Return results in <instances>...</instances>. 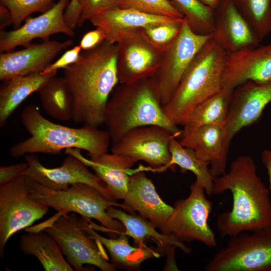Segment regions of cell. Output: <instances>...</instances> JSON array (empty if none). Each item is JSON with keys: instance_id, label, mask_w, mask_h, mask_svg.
I'll list each match as a JSON object with an SVG mask.
<instances>
[{"instance_id": "cell-1", "label": "cell", "mask_w": 271, "mask_h": 271, "mask_svg": "<svg viewBox=\"0 0 271 271\" xmlns=\"http://www.w3.org/2000/svg\"><path fill=\"white\" fill-rule=\"evenodd\" d=\"M229 191L231 210L219 215L216 227L221 238L271 226L269 190L259 176L253 159L240 155L230 164L228 172L214 178L213 194Z\"/></svg>"}, {"instance_id": "cell-2", "label": "cell", "mask_w": 271, "mask_h": 271, "mask_svg": "<svg viewBox=\"0 0 271 271\" xmlns=\"http://www.w3.org/2000/svg\"><path fill=\"white\" fill-rule=\"evenodd\" d=\"M116 44L105 40L81 52L78 60L64 69L73 96V119L77 123L99 127L104 124L106 105L119 83Z\"/></svg>"}, {"instance_id": "cell-3", "label": "cell", "mask_w": 271, "mask_h": 271, "mask_svg": "<svg viewBox=\"0 0 271 271\" xmlns=\"http://www.w3.org/2000/svg\"><path fill=\"white\" fill-rule=\"evenodd\" d=\"M20 117L31 136L10 148L12 157L27 154H59L67 149L84 150L89 156L108 152L111 139L107 130L86 125L74 128L57 124L43 116L39 108L33 104L24 108Z\"/></svg>"}, {"instance_id": "cell-4", "label": "cell", "mask_w": 271, "mask_h": 271, "mask_svg": "<svg viewBox=\"0 0 271 271\" xmlns=\"http://www.w3.org/2000/svg\"><path fill=\"white\" fill-rule=\"evenodd\" d=\"M104 124L112 144L129 131L146 125L164 127L176 138L182 133L167 117L153 77L117 85L107 101Z\"/></svg>"}, {"instance_id": "cell-5", "label": "cell", "mask_w": 271, "mask_h": 271, "mask_svg": "<svg viewBox=\"0 0 271 271\" xmlns=\"http://www.w3.org/2000/svg\"><path fill=\"white\" fill-rule=\"evenodd\" d=\"M226 53L210 39L196 54L173 96L164 106L172 123L181 125L193 108L222 88Z\"/></svg>"}, {"instance_id": "cell-6", "label": "cell", "mask_w": 271, "mask_h": 271, "mask_svg": "<svg viewBox=\"0 0 271 271\" xmlns=\"http://www.w3.org/2000/svg\"><path fill=\"white\" fill-rule=\"evenodd\" d=\"M25 176L30 188V197L57 211L59 216L75 213L82 217L99 221L107 232L119 234L124 231L123 224L119 220L110 217L107 209L113 206L129 211L128 208L123 204L107 199L94 187L77 183L66 189L53 190Z\"/></svg>"}, {"instance_id": "cell-7", "label": "cell", "mask_w": 271, "mask_h": 271, "mask_svg": "<svg viewBox=\"0 0 271 271\" xmlns=\"http://www.w3.org/2000/svg\"><path fill=\"white\" fill-rule=\"evenodd\" d=\"M206 271H271V226L230 237Z\"/></svg>"}, {"instance_id": "cell-8", "label": "cell", "mask_w": 271, "mask_h": 271, "mask_svg": "<svg viewBox=\"0 0 271 271\" xmlns=\"http://www.w3.org/2000/svg\"><path fill=\"white\" fill-rule=\"evenodd\" d=\"M189 195L176 201L173 211L161 230L181 242L198 241L209 247L217 246L208 219L213 203L206 197L204 188L195 180L190 186Z\"/></svg>"}, {"instance_id": "cell-9", "label": "cell", "mask_w": 271, "mask_h": 271, "mask_svg": "<svg viewBox=\"0 0 271 271\" xmlns=\"http://www.w3.org/2000/svg\"><path fill=\"white\" fill-rule=\"evenodd\" d=\"M59 245L66 260L74 270H84L85 264L94 265L102 271H114L102 245L91 238L82 228L75 213L61 215L43 229Z\"/></svg>"}, {"instance_id": "cell-10", "label": "cell", "mask_w": 271, "mask_h": 271, "mask_svg": "<svg viewBox=\"0 0 271 271\" xmlns=\"http://www.w3.org/2000/svg\"><path fill=\"white\" fill-rule=\"evenodd\" d=\"M211 38L194 32L184 18L179 33L163 50L160 66L153 78L164 106L175 94L191 61Z\"/></svg>"}, {"instance_id": "cell-11", "label": "cell", "mask_w": 271, "mask_h": 271, "mask_svg": "<svg viewBox=\"0 0 271 271\" xmlns=\"http://www.w3.org/2000/svg\"><path fill=\"white\" fill-rule=\"evenodd\" d=\"M49 210L47 205L30 197L26 176L21 175L0 185V255L16 232L42 218Z\"/></svg>"}, {"instance_id": "cell-12", "label": "cell", "mask_w": 271, "mask_h": 271, "mask_svg": "<svg viewBox=\"0 0 271 271\" xmlns=\"http://www.w3.org/2000/svg\"><path fill=\"white\" fill-rule=\"evenodd\" d=\"M172 137L175 136L169 130L161 126H141L112 144L111 153L128 157L134 163L144 161L152 170L162 171L170 168V143Z\"/></svg>"}, {"instance_id": "cell-13", "label": "cell", "mask_w": 271, "mask_h": 271, "mask_svg": "<svg viewBox=\"0 0 271 271\" xmlns=\"http://www.w3.org/2000/svg\"><path fill=\"white\" fill-rule=\"evenodd\" d=\"M119 84H131L152 77L158 69L163 50L139 29L123 34L116 43Z\"/></svg>"}, {"instance_id": "cell-14", "label": "cell", "mask_w": 271, "mask_h": 271, "mask_svg": "<svg viewBox=\"0 0 271 271\" xmlns=\"http://www.w3.org/2000/svg\"><path fill=\"white\" fill-rule=\"evenodd\" d=\"M67 155L61 166L53 168L44 166L36 156L25 155L24 157L28 166L22 175L53 190L66 189L77 183L86 184L96 188L107 199L112 200L103 182L89 170L88 166L75 156Z\"/></svg>"}, {"instance_id": "cell-15", "label": "cell", "mask_w": 271, "mask_h": 271, "mask_svg": "<svg viewBox=\"0 0 271 271\" xmlns=\"http://www.w3.org/2000/svg\"><path fill=\"white\" fill-rule=\"evenodd\" d=\"M70 0H60L49 11L40 16L28 17L19 28L10 31L0 30V52L14 50L18 46H29L36 39L43 41L55 34L74 37L75 32L66 23L64 12Z\"/></svg>"}, {"instance_id": "cell-16", "label": "cell", "mask_w": 271, "mask_h": 271, "mask_svg": "<svg viewBox=\"0 0 271 271\" xmlns=\"http://www.w3.org/2000/svg\"><path fill=\"white\" fill-rule=\"evenodd\" d=\"M271 102V80L265 82L247 81L233 92L229 112L224 126L228 142L243 128L253 124Z\"/></svg>"}, {"instance_id": "cell-17", "label": "cell", "mask_w": 271, "mask_h": 271, "mask_svg": "<svg viewBox=\"0 0 271 271\" xmlns=\"http://www.w3.org/2000/svg\"><path fill=\"white\" fill-rule=\"evenodd\" d=\"M71 40L63 42L43 41L32 43L24 49L1 53L0 80L24 76L43 72L63 50L73 45Z\"/></svg>"}, {"instance_id": "cell-18", "label": "cell", "mask_w": 271, "mask_h": 271, "mask_svg": "<svg viewBox=\"0 0 271 271\" xmlns=\"http://www.w3.org/2000/svg\"><path fill=\"white\" fill-rule=\"evenodd\" d=\"M271 80V44L227 52L223 86L235 89L248 81Z\"/></svg>"}, {"instance_id": "cell-19", "label": "cell", "mask_w": 271, "mask_h": 271, "mask_svg": "<svg viewBox=\"0 0 271 271\" xmlns=\"http://www.w3.org/2000/svg\"><path fill=\"white\" fill-rule=\"evenodd\" d=\"M214 11L211 39L226 52L259 45V42L232 0L221 3Z\"/></svg>"}, {"instance_id": "cell-20", "label": "cell", "mask_w": 271, "mask_h": 271, "mask_svg": "<svg viewBox=\"0 0 271 271\" xmlns=\"http://www.w3.org/2000/svg\"><path fill=\"white\" fill-rule=\"evenodd\" d=\"M148 169V168H147ZM139 168L131 175L128 190L123 199L129 212H138L156 227L161 230L173 211V206L160 197L152 181Z\"/></svg>"}, {"instance_id": "cell-21", "label": "cell", "mask_w": 271, "mask_h": 271, "mask_svg": "<svg viewBox=\"0 0 271 271\" xmlns=\"http://www.w3.org/2000/svg\"><path fill=\"white\" fill-rule=\"evenodd\" d=\"M183 147L192 149L200 160L209 163L210 172L215 178L226 172L230 143L224 126L209 124L182 136Z\"/></svg>"}, {"instance_id": "cell-22", "label": "cell", "mask_w": 271, "mask_h": 271, "mask_svg": "<svg viewBox=\"0 0 271 271\" xmlns=\"http://www.w3.org/2000/svg\"><path fill=\"white\" fill-rule=\"evenodd\" d=\"M66 154L73 155L91 168L103 182L112 200L123 199L128 190L131 168L134 162L124 156L111 153L85 158L79 149H67Z\"/></svg>"}, {"instance_id": "cell-23", "label": "cell", "mask_w": 271, "mask_h": 271, "mask_svg": "<svg viewBox=\"0 0 271 271\" xmlns=\"http://www.w3.org/2000/svg\"><path fill=\"white\" fill-rule=\"evenodd\" d=\"M183 19L115 7L101 13L89 21L104 32L106 41L116 44L118 38L125 33L159 24L178 22Z\"/></svg>"}, {"instance_id": "cell-24", "label": "cell", "mask_w": 271, "mask_h": 271, "mask_svg": "<svg viewBox=\"0 0 271 271\" xmlns=\"http://www.w3.org/2000/svg\"><path fill=\"white\" fill-rule=\"evenodd\" d=\"M80 218L83 229L91 238L100 242L106 248L111 263L115 268L139 269L144 261L160 256L159 252L147 246H131L129 243L128 236L123 232L119 233L116 238L104 237L94 230L88 219L81 216Z\"/></svg>"}, {"instance_id": "cell-25", "label": "cell", "mask_w": 271, "mask_h": 271, "mask_svg": "<svg viewBox=\"0 0 271 271\" xmlns=\"http://www.w3.org/2000/svg\"><path fill=\"white\" fill-rule=\"evenodd\" d=\"M108 215L119 220L124 226V233L131 237L137 246H145V241L151 239L158 245L159 249L165 253L174 254V248L179 247L185 253H190L191 248L172 235L160 233L156 227L149 220L142 216L127 213L115 206H110L107 209Z\"/></svg>"}, {"instance_id": "cell-26", "label": "cell", "mask_w": 271, "mask_h": 271, "mask_svg": "<svg viewBox=\"0 0 271 271\" xmlns=\"http://www.w3.org/2000/svg\"><path fill=\"white\" fill-rule=\"evenodd\" d=\"M19 248L23 253L35 256L45 271L74 270L63 256L57 242L44 230H30L23 234Z\"/></svg>"}, {"instance_id": "cell-27", "label": "cell", "mask_w": 271, "mask_h": 271, "mask_svg": "<svg viewBox=\"0 0 271 271\" xmlns=\"http://www.w3.org/2000/svg\"><path fill=\"white\" fill-rule=\"evenodd\" d=\"M234 89L223 86L216 94L196 106L181 124L182 136L205 125L225 126Z\"/></svg>"}, {"instance_id": "cell-28", "label": "cell", "mask_w": 271, "mask_h": 271, "mask_svg": "<svg viewBox=\"0 0 271 271\" xmlns=\"http://www.w3.org/2000/svg\"><path fill=\"white\" fill-rule=\"evenodd\" d=\"M56 74L41 72L3 81L0 87V126L6 124L22 102Z\"/></svg>"}, {"instance_id": "cell-29", "label": "cell", "mask_w": 271, "mask_h": 271, "mask_svg": "<svg viewBox=\"0 0 271 271\" xmlns=\"http://www.w3.org/2000/svg\"><path fill=\"white\" fill-rule=\"evenodd\" d=\"M37 92L41 105L49 115L60 121L73 119V96L64 77H52Z\"/></svg>"}, {"instance_id": "cell-30", "label": "cell", "mask_w": 271, "mask_h": 271, "mask_svg": "<svg viewBox=\"0 0 271 271\" xmlns=\"http://www.w3.org/2000/svg\"><path fill=\"white\" fill-rule=\"evenodd\" d=\"M170 152V169L174 170L178 166L183 172H191L195 175L196 180L204 188L206 195H212L214 178L210 172L209 163L199 159L192 149L183 147L175 137L171 139Z\"/></svg>"}, {"instance_id": "cell-31", "label": "cell", "mask_w": 271, "mask_h": 271, "mask_svg": "<svg viewBox=\"0 0 271 271\" xmlns=\"http://www.w3.org/2000/svg\"><path fill=\"white\" fill-rule=\"evenodd\" d=\"M259 43L271 32V0H232Z\"/></svg>"}, {"instance_id": "cell-32", "label": "cell", "mask_w": 271, "mask_h": 271, "mask_svg": "<svg viewBox=\"0 0 271 271\" xmlns=\"http://www.w3.org/2000/svg\"><path fill=\"white\" fill-rule=\"evenodd\" d=\"M176 6L195 33L211 35L214 27V11L199 0H174Z\"/></svg>"}, {"instance_id": "cell-33", "label": "cell", "mask_w": 271, "mask_h": 271, "mask_svg": "<svg viewBox=\"0 0 271 271\" xmlns=\"http://www.w3.org/2000/svg\"><path fill=\"white\" fill-rule=\"evenodd\" d=\"M56 1L60 0H0V3L10 11L12 24L16 29L33 13L42 14L49 11L56 4Z\"/></svg>"}, {"instance_id": "cell-34", "label": "cell", "mask_w": 271, "mask_h": 271, "mask_svg": "<svg viewBox=\"0 0 271 271\" xmlns=\"http://www.w3.org/2000/svg\"><path fill=\"white\" fill-rule=\"evenodd\" d=\"M119 2L118 8L123 9L177 19L184 18L174 3L169 0H119Z\"/></svg>"}, {"instance_id": "cell-35", "label": "cell", "mask_w": 271, "mask_h": 271, "mask_svg": "<svg viewBox=\"0 0 271 271\" xmlns=\"http://www.w3.org/2000/svg\"><path fill=\"white\" fill-rule=\"evenodd\" d=\"M183 20L178 22L150 26L143 29V31L154 45L163 50L178 35Z\"/></svg>"}, {"instance_id": "cell-36", "label": "cell", "mask_w": 271, "mask_h": 271, "mask_svg": "<svg viewBox=\"0 0 271 271\" xmlns=\"http://www.w3.org/2000/svg\"><path fill=\"white\" fill-rule=\"evenodd\" d=\"M81 13L77 26L82 27L84 23L107 10L118 7L119 0H78Z\"/></svg>"}, {"instance_id": "cell-37", "label": "cell", "mask_w": 271, "mask_h": 271, "mask_svg": "<svg viewBox=\"0 0 271 271\" xmlns=\"http://www.w3.org/2000/svg\"><path fill=\"white\" fill-rule=\"evenodd\" d=\"M82 49L79 45L66 51L56 61L50 64L43 72L44 74L57 73L60 69H65L76 63L79 59Z\"/></svg>"}, {"instance_id": "cell-38", "label": "cell", "mask_w": 271, "mask_h": 271, "mask_svg": "<svg viewBox=\"0 0 271 271\" xmlns=\"http://www.w3.org/2000/svg\"><path fill=\"white\" fill-rule=\"evenodd\" d=\"M28 166L26 162L0 167V185L13 180L23 174Z\"/></svg>"}, {"instance_id": "cell-39", "label": "cell", "mask_w": 271, "mask_h": 271, "mask_svg": "<svg viewBox=\"0 0 271 271\" xmlns=\"http://www.w3.org/2000/svg\"><path fill=\"white\" fill-rule=\"evenodd\" d=\"M105 40L104 32L99 28L85 33L80 40L79 46L83 50H88L96 47Z\"/></svg>"}, {"instance_id": "cell-40", "label": "cell", "mask_w": 271, "mask_h": 271, "mask_svg": "<svg viewBox=\"0 0 271 271\" xmlns=\"http://www.w3.org/2000/svg\"><path fill=\"white\" fill-rule=\"evenodd\" d=\"M81 11L78 0H70L64 12V19L67 25L74 30L77 26Z\"/></svg>"}, {"instance_id": "cell-41", "label": "cell", "mask_w": 271, "mask_h": 271, "mask_svg": "<svg viewBox=\"0 0 271 271\" xmlns=\"http://www.w3.org/2000/svg\"><path fill=\"white\" fill-rule=\"evenodd\" d=\"M13 24L12 15L9 10L4 5L0 6V30H4L7 26Z\"/></svg>"}, {"instance_id": "cell-42", "label": "cell", "mask_w": 271, "mask_h": 271, "mask_svg": "<svg viewBox=\"0 0 271 271\" xmlns=\"http://www.w3.org/2000/svg\"><path fill=\"white\" fill-rule=\"evenodd\" d=\"M261 162L266 170L271 191V150L264 149L261 154Z\"/></svg>"}, {"instance_id": "cell-43", "label": "cell", "mask_w": 271, "mask_h": 271, "mask_svg": "<svg viewBox=\"0 0 271 271\" xmlns=\"http://www.w3.org/2000/svg\"><path fill=\"white\" fill-rule=\"evenodd\" d=\"M203 4L214 10L221 3L227 0H199Z\"/></svg>"}]
</instances>
